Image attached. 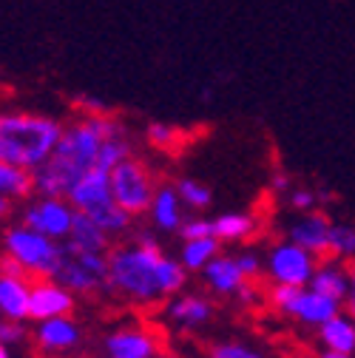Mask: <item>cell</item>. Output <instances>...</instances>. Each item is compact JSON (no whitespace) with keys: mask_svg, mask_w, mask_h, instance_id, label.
Here are the masks:
<instances>
[{"mask_svg":"<svg viewBox=\"0 0 355 358\" xmlns=\"http://www.w3.org/2000/svg\"><path fill=\"white\" fill-rule=\"evenodd\" d=\"M347 304H355V264L349 267V301Z\"/></svg>","mask_w":355,"mask_h":358,"instance_id":"cell-41","label":"cell"},{"mask_svg":"<svg viewBox=\"0 0 355 358\" xmlns=\"http://www.w3.org/2000/svg\"><path fill=\"white\" fill-rule=\"evenodd\" d=\"M103 352L106 358H162V338L140 322H125L103 336Z\"/></svg>","mask_w":355,"mask_h":358,"instance_id":"cell-9","label":"cell"},{"mask_svg":"<svg viewBox=\"0 0 355 358\" xmlns=\"http://www.w3.org/2000/svg\"><path fill=\"white\" fill-rule=\"evenodd\" d=\"M287 205H290L293 210H298V213H313L321 202H319L316 188H293V191L287 194Z\"/></svg>","mask_w":355,"mask_h":358,"instance_id":"cell-33","label":"cell"},{"mask_svg":"<svg viewBox=\"0 0 355 358\" xmlns=\"http://www.w3.org/2000/svg\"><path fill=\"white\" fill-rule=\"evenodd\" d=\"M304 287H290V285H273L270 293H268V301L276 313H282V316H290L293 319V310L298 304V296H301Z\"/></svg>","mask_w":355,"mask_h":358,"instance_id":"cell-29","label":"cell"},{"mask_svg":"<svg viewBox=\"0 0 355 358\" xmlns=\"http://www.w3.org/2000/svg\"><path fill=\"white\" fill-rule=\"evenodd\" d=\"M236 301H239L242 307H253V304H259V301H261V290H259L253 282H247V285L236 293Z\"/></svg>","mask_w":355,"mask_h":358,"instance_id":"cell-37","label":"cell"},{"mask_svg":"<svg viewBox=\"0 0 355 358\" xmlns=\"http://www.w3.org/2000/svg\"><path fill=\"white\" fill-rule=\"evenodd\" d=\"M347 313H349V316L355 319V304H347Z\"/></svg>","mask_w":355,"mask_h":358,"instance_id":"cell-44","label":"cell"},{"mask_svg":"<svg viewBox=\"0 0 355 358\" xmlns=\"http://www.w3.org/2000/svg\"><path fill=\"white\" fill-rule=\"evenodd\" d=\"M74 216H77V210L66 196H34L17 208L15 222H20V225L49 236L55 242H68L71 228H74Z\"/></svg>","mask_w":355,"mask_h":358,"instance_id":"cell-8","label":"cell"},{"mask_svg":"<svg viewBox=\"0 0 355 358\" xmlns=\"http://www.w3.org/2000/svg\"><path fill=\"white\" fill-rule=\"evenodd\" d=\"M319 341L324 350L355 355V319L349 313H338L335 319H330L327 324L319 327Z\"/></svg>","mask_w":355,"mask_h":358,"instance_id":"cell-21","label":"cell"},{"mask_svg":"<svg viewBox=\"0 0 355 358\" xmlns=\"http://www.w3.org/2000/svg\"><path fill=\"white\" fill-rule=\"evenodd\" d=\"M319 358H355V355H347V352H335V350H321Z\"/></svg>","mask_w":355,"mask_h":358,"instance_id":"cell-42","label":"cell"},{"mask_svg":"<svg viewBox=\"0 0 355 358\" xmlns=\"http://www.w3.org/2000/svg\"><path fill=\"white\" fill-rule=\"evenodd\" d=\"M71 106L77 111H82V117H108L111 114V106L100 97H92V94H80L71 100Z\"/></svg>","mask_w":355,"mask_h":358,"instance_id":"cell-35","label":"cell"},{"mask_svg":"<svg viewBox=\"0 0 355 358\" xmlns=\"http://www.w3.org/2000/svg\"><path fill=\"white\" fill-rule=\"evenodd\" d=\"M261 222L247 213V210H231V213H219L213 219V236L222 245H236V242H247L259 234Z\"/></svg>","mask_w":355,"mask_h":358,"instance_id":"cell-20","label":"cell"},{"mask_svg":"<svg viewBox=\"0 0 355 358\" xmlns=\"http://www.w3.org/2000/svg\"><path fill=\"white\" fill-rule=\"evenodd\" d=\"M199 276H202L205 287H208L213 296H233V299H236V293L250 282V279L245 276V271L239 267V259H236V256H228V253L216 256Z\"/></svg>","mask_w":355,"mask_h":358,"instance_id":"cell-16","label":"cell"},{"mask_svg":"<svg viewBox=\"0 0 355 358\" xmlns=\"http://www.w3.org/2000/svg\"><path fill=\"white\" fill-rule=\"evenodd\" d=\"M55 279L74 296H94L108 290V253L82 250L74 242H63V262Z\"/></svg>","mask_w":355,"mask_h":358,"instance_id":"cell-5","label":"cell"},{"mask_svg":"<svg viewBox=\"0 0 355 358\" xmlns=\"http://www.w3.org/2000/svg\"><path fill=\"white\" fill-rule=\"evenodd\" d=\"M205 236H213V219H205V216H185L182 228H180V239H182V242H191V239H205Z\"/></svg>","mask_w":355,"mask_h":358,"instance_id":"cell-31","label":"cell"},{"mask_svg":"<svg viewBox=\"0 0 355 358\" xmlns=\"http://www.w3.org/2000/svg\"><path fill=\"white\" fill-rule=\"evenodd\" d=\"M119 131H125V125L111 114L108 117H82L77 122H68L55 157L43 168L34 171L37 196H66L68 188L80 176L97 168L103 143Z\"/></svg>","mask_w":355,"mask_h":358,"instance_id":"cell-2","label":"cell"},{"mask_svg":"<svg viewBox=\"0 0 355 358\" xmlns=\"http://www.w3.org/2000/svg\"><path fill=\"white\" fill-rule=\"evenodd\" d=\"M173 185H176V194H180V199L188 210H205L213 202L210 188L205 182H199V179H194V176H180Z\"/></svg>","mask_w":355,"mask_h":358,"instance_id":"cell-27","label":"cell"},{"mask_svg":"<svg viewBox=\"0 0 355 358\" xmlns=\"http://www.w3.org/2000/svg\"><path fill=\"white\" fill-rule=\"evenodd\" d=\"M68 242H74L82 250H97V253H108L114 248L111 245L114 239L106 234V228L100 225V222H94L88 213H82V210H77V216H74V228H71Z\"/></svg>","mask_w":355,"mask_h":358,"instance_id":"cell-22","label":"cell"},{"mask_svg":"<svg viewBox=\"0 0 355 358\" xmlns=\"http://www.w3.org/2000/svg\"><path fill=\"white\" fill-rule=\"evenodd\" d=\"M0 319L9 322H31V285L23 267L12 259H0Z\"/></svg>","mask_w":355,"mask_h":358,"instance_id":"cell-10","label":"cell"},{"mask_svg":"<svg viewBox=\"0 0 355 358\" xmlns=\"http://www.w3.org/2000/svg\"><path fill=\"white\" fill-rule=\"evenodd\" d=\"M77 296L66 290L57 279H34L31 285V322H46L57 316H71Z\"/></svg>","mask_w":355,"mask_h":358,"instance_id":"cell-14","label":"cell"},{"mask_svg":"<svg viewBox=\"0 0 355 358\" xmlns=\"http://www.w3.org/2000/svg\"><path fill=\"white\" fill-rule=\"evenodd\" d=\"M188 285V271L180 259L165 256L159 248L122 242L108 250V293L137 304L154 307L162 299L180 296Z\"/></svg>","mask_w":355,"mask_h":358,"instance_id":"cell-1","label":"cell"},{"mask_svg":"<svg viewBox=\"0 0 355 358\" xmlns=\"http://www.w3.org/2000/svg\"><path fill=\"white\" fill-rule=\"evenodd\" d=\"M148 222L159 234H180L182 222H185V205H182L180 194H176L173 182H162L157 188V196L148 210Z\"/></svg>","mask_w":355,"mask_h":358,"instance_id":"cell-17","label":"cell"},{"mask_svg":"<svg viewBox=\"0 0 355 358\" xmlns=\"http://www.w3.org/2000/svg\"><path fill=\"white\" fill-rule=\"evenodd\" d=\"M236 259H239V267L245 271V276H247L250 282H256V279H261V276H264V256H261L259 250L245 248V250H239V253H236Z\"/></svg>","mask_w":355,"mask_h":358,"instance_id":"cell-34","label":"cell"},{"mask_svg":"<svg viewBox=\"0 0 355 358\" xmlns=\"http://www.w3.org/2000/svg\"><path fill=\"white\" fill-rule=\"evenodd\" d=\"M3 256L23 267L29 279H55L63 262V242L43 236L20 222L3 228Z\"/></svg>","mask_w":355,"mask_h":358,"instance_id":"cell-4","label":"cell"},{"mask_svg":"<svg viewBox=\"0 0 355 358\" xmlns=\"http://www.w3.org/2000/svg\"><path fill=\"white\" fill-rule=\"evenodd\" d=\"M208 358H268V355L245 341H216L208 350Z\"/></svg>","mask_w":355,"mask_h":358,"instance_id":"cell-30","label":"cell"},{"mask_svg":"<svg viewBox=\"0 0 355 358\" xmlns=\"http://www.w3.org/2000/svg\"><path fill=\"white\" fill-rule=\"evenodd\" d=\"M330 256L333 259H341V262L355 259V225H347V222H333Z\"/></svg>","mask_w":355,"mask_h":358,"instance_id":"cell-28","label":"cell"},{"mask_svg":"<svg viewBox=\"0 0 355 358\" xmlns=\"http://www.w3.org/2000/svg\"><path fill=\"white\" fill-rule=\"evenodd\" d=\"M310 287H313L316 293H321V296H330V299L347 304L349 301V267H344V262L333 259V256L321 259Z\"/></svg>","mask_w":355,"mask_h":358,"instance_id":"cell-19","label":"cell"},{"mask_svg":"<svg viewBox=\"0 0 355 358\" xmlns=\"http://www.w3.org/2000/svg\"><path fill=\"white\" fill-rule=\"evenodd\" d=\"M293 191V182H290V176L287 173H282V171H276L273 176H270V194H276V196H284L287 199V194Z\"/></svg>","mask_w":355,"mask_h":358,"instance_id":"cell-36","label":"cell"},{"mask_svg":"<svg viewBox=\"0 0 355 358\" xmlns=\"http://www.w3.org/2000/svg\"><path fill=\"white\" fill-rule=\"evenodd\" d=\"M131 242H137V245H143V248H159L154 228H137L134 234H131Z\"/></svg>","mask_w":355,"mask_h":358,"instance_id":"cell-38","label":"cell"},{"mask_svg":"<svg viewBox=\"0 0 355 358\" xmlns=\"http://www.w3.org/2000/svg\"><path fill=\"white\" fill-rule=\"evenodd\" d=\"M338 313H344L341 310V301H335L330 296H321L313 287H304L301 296H298V304L293 310V319L298 324H304V327H316L319 330L321 324H327L330 319H335Z\"/></svg>","mask_w":355,"mask_h":358,"instance_id":"cell-18","label":"cell"},{"mask_svg":"<svg viewBox=\"0 0 355 358\" xmlns=\"http://www.w3.org/2000/svg\"><path fill=\"white\" fill-rule=\"evenodd\" d=\"M330 234H333V219L324 210H313V213H298V219H293L287 225L284 239L327 259L330 256Z\"/></svg>","mask_w":355,"mask_h":358,"instance_id":"cell-13","label":"cell"},{"mask_svg":"<svg viewBox=\"0 0 355 358\" xmlns=\"http://www.w3.org/2000/svg\"><path fill=\"white\" fill-rule=\"evenodd\" d=\"M66 125L46 114L6 111L0 117V162L26 171L43 168L57 151Z\"/></svg>","mask_w":355,"mask_h":358,"instance_id":"cell-3","label":"cell"},{"mask_svg":"<svg viewBox=\"0 0 355 358\" xmlns=\"http://www.w3.org/2000/svg\"><path fill=\"white\" fill-rule=\"evenodd\" d=\"M0 196L15 199L17 205L34 199L37 196V191H34V173L26 171V168H17V165L0 162Z\"/></svg>","mask_w":355,"mask_h":358,"instance_id":"cell-23","label":"cell"},{"mask_svg":"<svg viewBox=\"0 0 355 358\" xmlns=\"http://www.w3.org/2000/svg\"><path fill=\"white\" fill-rule=\"evenodd\" d=\"M0 358H12V347H3V344H0Z\"/></svg>","mask_w":355,"mask_h":358,"instance_id":"cell-43","label":"cell"},{"mask_svg":"<svg viewBox=\"0 0 355 358\" xmlns=\"http://www.w3.org/2000/svg\"><path fill=\"white\" fill-rule=\"evenodd\" d=\"M26 338H31L26 322L0 319V344H3V347H20V344H26Z\"/></svg>","mask_w":355,"mask_h":358,"instance_id":"cell-32","label":"cell"},{"mask_svg":"<svg viewBox=\"0 0 355 358\" xmlns=\"http://www.w3.org/2000/svg\"><path fill=\"white\" fill-rule=\"evenodd\" d=\"M157 188L159 182L154 179V171L137 159L131 157L125 159L122 165H117L111 171V191H114V199L122 210H128L131 216H148L151 210V202L157 196Z\"/></svg>","mask_w":355,"mask_h":358,"instance_id":"cell-6","label":"cell"},{"mask_svg":"<svg viewBox=\"0 0 355 358\" xmlns=\"http://www.w3.org/2000/svg\"><path fill=\"white\" fill-rule=\"evenodd\" d=\"M131 157H134V143H131L128 131H119V134H114V137H108V140L103 143L97 168H103V171L111 173L117 165H122V162L131 159Z\"/></svg>","mask_w":355,"mask_h":358,"instance_id":"cell-25","label":"cell"},{"mask_svg":"<svg viewBox=\"0 0 355 358\" xmlns=\"http://www.w3.org/2000/svg\"><path fill=\"white\" fill-rule=\"evenodd\" d=\"M213 301L205 296V293H180L168 299L165 304V316L171 324H176L180 330H202L210 319H213Z\"/></svg>","mask_w":355,"mask_h":358,"instance_id":"cell-15","label":"cell"},{"mask_svg":"<svg viewBox=\"0 0 355 358\" xmlns=\"http://www.w3.org/2000/svg\"><path fill=\"white\" fill-rule=\"evenodd\" d=\"M321 264V256L304 250L301 245L282 239L270 245L268 256H264V273L273 285H290V287H310L316 271Z\"/></svg>","mask_w":355,"mask_h":358,"instance_id":"cell-7","label":"cell"},{"mask_svg":"<svg viewBox=\"0 0 355 358\" xmlns=\"http://www.w3.org/2000/svg\"><path fill=\"white\" fill-rule=\"evenodd\" d=\"M31 341H34L37 352H43L46 358L74 355L82 344V327L77 324L74 316H57V319H46V322H34Z\"/></svg>","mask_w":355,"mask_h":358,"instance_id":"cell-11","label":"cell"},{"mask_svg":"<svg viewBox=\"0 0 355 358\" xmlns=\"http://www.w3.org/2000/svg\"><path fill=\"white\" fill-rule=\"evenodd\" d=\"M216 256H222V242L216 236H205V239L182 242L180 256H176V259L182 262V267L188 273H202Z\"/></svg>","mask_w":355,"mask_h":358,"instance_id":"cell-24","label":"cell"},{"mask_svg":"<svg viewBox=\"0 0 355 358\" xmlns=\"http://www.w3.org/2000/svg\"><path fill=\"white\" fill-rule=\"evenodd\" d=\"M66 199L74 205V210H82L88 216L100 213L103 208L114 205V191H111V173L103 168H92L85 176H80L77 182L68 188Z\"/></svg>","mask_w":355,"mask_h":358,"instance_id":"cell-12","label":"cell"},{"mask_svg":"<svg viewBox=\"0 0 355 358\" xmlns=\"http://www.w3.org/2000/svg\"><path fill=\"white\" fill-rule=\"evenodd\" d=\"M316 194H319V202H321V205H327V202L335 199V194H333L330 188H316Z\"/></svg>","mask_w":355,"mask_h":358,"instance_id":"cell-40","label":"cell"},{"mask_svg":"<svg viewBox=\"0 0 355 358\" xmlns=\"http://www.w3.org/2000/svg\"><path fill=\"white\" fill-rule=\"evenodd\" d=\"M145 137L148 143L157 148V151H165V154H173V151H180L188 140V134L182 128H176V125H168V122H151L148 131H145Z\"/></svg>","mask_w":355,"mask_h":358,"instance_id":"cell-26","label":"cell"},{"mask_svg":"<svg viewBox=\"0 0 355 358\" xmlns=\"http://www.w3.org/2000/svg\"><path fill=\"white\" fill-rule=\"evenodd\" d=\"M12 205H15V199L0 196V213H3V219H9V216H12Z\"/></svg>","mask_w":355,"mask_h":358,"instance_id":"cell-39","label":"cell"},{"mask_svg":"<svg viewBox=\"0 0 355 358\" xmlns=\"http://www.w3.org/2000/svg\"><path fill=\"white\" fill-rule=\"evenodd\" d=\"M55 358H80V355H55Z\"/></svg>","mask_w":355,"mask_h":358,"instance_id":"cell-45","label":"cell"}]
</instances>
